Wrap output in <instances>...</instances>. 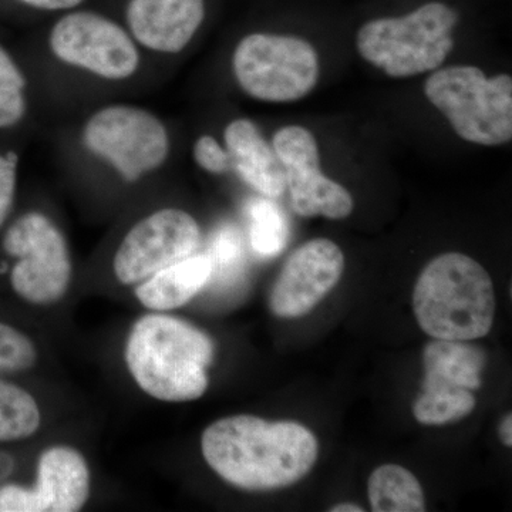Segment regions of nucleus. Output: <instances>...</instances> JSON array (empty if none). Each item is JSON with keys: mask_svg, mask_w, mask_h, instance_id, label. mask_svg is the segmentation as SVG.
<instances>
[{"mask_svg": "<svg viewBox=\"0 0 512 512\" xmlns=\"http://www.w3.org/2000/svg\"><path fill=\"white\" fill-rule=\"evenodd\" d=\"M201 448L222 480L247 491L298 483L318 458V440L302 424L247 414L212 423L202 434Z\"/></svg>", "mask_w": 512, "mask_h": 512, "instance_id": "nucleus-1", "label": "nucleus"}, {"mask_svg": "<svg viewBox=\"0 0 512 512\" xmlns=\"http://www.w3.org/2000/svg\"><path fill=\"white\" fill-rule=\"evenodd\" d=\"M214 343L190 323L168 315L137 320L126 345V362L141 390L161 402L200 399L208 389Z\"/></svg>", "mask_w": 512, "mask_h": 512, "instance_id": "nucleus-2", "label": "nucleus"}, {"mask_svg": "<svg viewBox=\"0 0 512 512\" xmlns=\"http://www.w3.org/2000/svg\"><path fill=\"white\" fill-rule=\"evenodd\" d=\"M420 328L434 339L474 340L493 328V279L476 259L458 252L434 258L414 286Z\"/></svg>", "mask_w": 512, "mask_h": 512, "instance_id": "nucleus-3", "label": "nucleus"}, {"mask_svg": "<svg viewBox=\"0 0 512 512\" xmlns=\"http://www.w3.org/2000/svg\"><path fill=\"white\" fill-rule=\"evenodd\" d=\"M77 143L93 163L126 184L160 173L173 154V137L163 117L121 101L90 111L77 131Z\"/></svg>", "mask_w": 512, "mask_h": 512, "instance_id": "nucleus-4", "label": "nucleus"}, {"mask_svg": "<svg viewBox=\"0 0 512 512\" xmlns=\"http://www.w3.org/2000/svg\"><path fill=\"white\" fill-rule=\"evenodd\" d=\"M458 20L457 10L439 0L403 16L372 19L357 32V52L394 79L433 72L453 50Z\"/></svg>", "mask_w": 512, "mask_h": 512, "instance_id": "nucleus-5", "label": "nucleus"}, {"mask_svg": "<svg viewBox=\"0 0 512 512\" xmlns=\"http://www.w3.org/2000/svg\"><path fill=\"white\" fill-rule=\"evenodd\" d=\"M424 94L464 141L485 147L510 143V74L487 77L476 66L444 67L427 79Z\"/></svg>", "mask_w": 512, "mask_h": 512, "instance_id": "nucleus-6", "label": "nucleus"}, {"mask_svg": "<svg viewBox=\"0 0 512 512\" xmlns=\"http://www.w3.org/2000/svg\"><path fill=\"white\" fill-rule=\"evenodd\" d=\"M46 47L60 66L96 82H131L143 69V50L126 26L94 10L62 13L47 33Z\"/></svg>", "mask_w": 512, "mask_h": 512, "instance_id": "nucleus-7", "label": "nucleus"}, {"mask_svg": "<svg viewBox=\"0 0 512 512\" xmlns=\"http://www.w3.org/2000/svg\"><path fill=\"white\" fill-rule=\"evenodd\" d=\"M232 74L239 89L264 103H291L315 89L319 56L298 36L254 32L242 37L232 52Z\"/></svg>", "mask_w": 512, "mask_h": 512, "instance_id": "nucleus-8", "label": "nucleus"}, {"mask_svg": "<svg viewBox=\"0 0 512 512\" xmlns=\"http://www.w3.org/2000/svg\"><path fill=\"white\" fill-rule=\"evenodd\" d=\"M2 245L16 259L10 284L20 298L35 305L63 298L72 281V256L52 218L40 211L26 212L10 225Z\"/></svg>", "mask_w": 512, "mask_h": 512, "instance_id": "nucleus-9", "label": "nucleus"}, {"mask_svg": "<svg viewBox=\"0 0 512 512\" xmlns=\"http://www.w3.org/2000/svg\"><path fill=\"white\" fill-rule=\"evenodd\" d=\"M202 232L197 220L181 208L151 212L128 229L113 259L123 285L140 284L167 266L197 254Z\"/></svg>", "mask_w": 512, "mask_h": 512, "instance_id": "nucleus-10", "label": "nucleus"}, {"mask_svg": "<svg viewBox=\"0 0 512 512\" xmlns=\"http://www.w3.org/2000/svg\"><path fill=\"white\" fill-rule=\"evenodd\" d=\"M272 147L285 170L291 207L301 217L348 218L355 208L352 194L320 170L316 138L308 128L286 126L272 137Z\"/></svg>", "mask_w": 512, "mask_h": 512, "instance_id": "nucleus-11", "label": "nucleus"}, {"mask_svg": "<svg viewBox=\"0 0 512 512\" xmlns=\"http://www.w3.org/2000/svg\"><path fill=\"white\" fill-rule=\"evenodd\" d=\"M90 497V470L72 447L47 448L39 458L35 488L0 487V512H76Z\"/></svg>", "mask_w": 512, "mask_h": 512, "instance_id": "nucleus-12", "label": "nucleus"}, {"mask_svg": "<svg viewBox=\"0 0 512 512\" xmlns=\"http://www.w3.org/2000/svg\"><path fill=\"white\" fill-rule=\"evenodd\" d=\"M345 269L342 249L330 239L318 238L296 249L285 262L272 288L269 306L279 318H299L336 285Z\"/></svg>", "mask_w": 512, "mask_h": 512, "instance_id": "nucleus-13", "label": "nucleus"}, {"mask_svg": "<svg viewBox=\"0 0 512 512\" xmlns=\"http://www.w3.org/2000/svg\"><path fill=\"white\" fill-rule=\"evenodd\" d=\"M207 18V0H127L124 23L143 53L180 55Z\"/></svg>", "mask_w": 512, "mask_h": 512, "instance_id": "nucleus-14", "label": "nucleus"}, {"mask_svg": "<svg viewBox=\"0 0 512 512\" xmlns=\"http://www.w3.org/2000/svg\"><path fill=\"white\" fill-rule=\"evenodd\" d=\"M224 146L232 171L249 188L271 200L285 194L284 167L254 121L245 117L229 121L224 128Z\"/></svg>", "mask_w": 512, "mask_h": 512, "instance_id": "nucleus-15", "label": "nucleus"}, {"mask_svg": "<svg viewBox=\"0 0 512 512\" xmlns=\"http://www.w3.org/2000/svg\"><path fill=\"white\" fill-rule=\"evenodd\" d=\"M211 271L210 256L194 254L144 279L137 286L136 296L151 311H173L208 285Z\"/></svg>", "mask_w": 512, "mask_h": 512, "instance_id": "nucleus-16", "label": "nucleus"}, {"mask_svg": "<svg viewBox=\"0 0 512 512\" xmlns=\"http://www.w3.org/2000/svg\"><path fill=\"white\" fill-rule=\"evenodd\" d=\"M424 365L423 389L450 386L474 390L481 386L485 353L463 340L436 339L424 349Z\"/></svg>", "mask_w": 512, "mask_h": 512, "instance_id": "nucleus-17", "label": "nucleus"}, {"mask_svg": "<svg viewBox=\"0 0 512 512\" xmlns=\"http://www.w3.org/2000/svg\"><path fill=\"white\" fill-rule=\"evenodd\" d=\"M369 500L375 512H423V488L409 470L396 464L376 468L369 478Z\"/></svg>", "mask_w": 512, "mask_h": 512, "instance_id": "nucleus-18", "label": "nucleus"}, {"mask_svg": "<svg viewBox=\"0 0 512 512\" xmlns=\"http://www.w3.org/2000/svg\"><path fill=\"white\" fill-rule=\"evenodd\" d=\"M40 427V410L26 390L0 379V441L28 439Z\"/></svg>", "mask_w": 512, "mask_h": 512, "instance_id": "nucleus-19", "label": "nucleus"}, {"mask_svg": "<svg viewBox=\"0 0 512 512\" xmlns=\"http://www.w3.org/2000/svg\"><path fill=\"white\" fill-rule=\"evenodd\" d=\"M476 407V399L470 390L460 387H431L424 389L414 403L416 420L426 426H441L464 419Z\"/></svg>", "mask_w": 512, "mask_h": 512, "instance_id": "nucleus-20", "label": "nucleus"}, {"mask_svg": "<svg viewBox=\"0 0 512 512\" xmlns=\"http://www.w3.org/2000/svg\"><path fill=\"white\" fill-rule=\"evenodd\" d=\"M251 220V245L262 258L281 254L288 244L289 227L284 212L271 198L261 197L248 207Z\"/></svg>", "mask_w": 512, "mask_h": 512, "instance_id": "nucleus-21", "label": "nucleus"}, {"mask_svg": "<svg viewBox=\"0 0 512 512\" xmlns=\"http://www.w3.org/2000/svg\"><path fill=\"white\" fill-rule=\"evenodd\" d=\"M28 77L0 45V130L19 126L28 116Z\"/></svg>", "mask_w": 512, "mask_h": 512, "instance_id": "nucleus-22", "label": "nucleus"}, {"mask_svg": "<svg viewBox=\"0 0 512 512\" xmlns=\"http://www.w3.org/2000/svg\"><path fill=\"white\" fill-rule=\"evenodd\" d=\"M212 271L208 284L221 291L232 288L241 281L244 274L245 255L241 235L234 227H222L215 232L210 249Z\"/></svg>", "mask_w": 512, "mask_h": 512, "instance_id": "nucleus-23", "label": "nucleus"}, {"mask_svg": "<svg viewBox=\"0 0 512 512\" xmlns=\"http://www.w3.org/2000/svg\"><path fill=\"white\" fill-rule=\"evenodd\" d=\"M37 352L28 336L0 323V372H22L35 365Z\"/></svg>", "mask_w": 512, "mask_h": 512, "instance_id": "nucleus-24", "label": "nucleus"}, {"mask_svg": "<svg viewBox=\"0 0 512 512\" xmlns=\"http://www.w3.org/2000/svg\"><path fill=\"white\" fill-rule=\"evenodd\" d=\"M194 163L205 173L224 175L231 173V160L224 144L211 134H201L192 144Z\"/></svg>", "mask_w": 512, "mask_h": 512, "instance_id": "nucleus-25", "label": "nucleus"}, {"mask_svg": "<svg viewBox=\"0 0 512 512\" xmlns=\"http://www.w3.org/2000/svg\"><path fill=\"white\" fill-rule=\"evenodd\" d=\"M19 157L15 151L0 153V228L8 220L18 185Z\"/></svg>", "mask_w": 512, "mask_h": 512, "instance_id": "nucleus-26", "label": "nucleus"}, {"mask_svg": "<svg viewBox=\"0 0 512 512\" xmlns=\"http://www.w3.org/2000/svg\"><path fill=\"white\" fill-rule=\"evenodd\" d=\"M19 2L39 12L64 13L80 8L86 0H19Z\"/></svg>", "mask_w": 512, "mask_h": 512, "instance_id": "nucleus-27", "label": "nucleus"}, {"mask_svg": "<svg viewBox=\"0 0 512 512\" xmlns=\"http://www.w3.org/2000/svg\"><path fill=\"white\" fill-rule=\"evenodd\" d=\"M15 470V460L8 453L0 451V483L6 480Z\"/></svg>", "mask_w": 512, "mask_h": 512, "instance_id": "nucleus-28", "label": "nucleus"}, {"mask_svg": "<svg viewBox=\"0 0 512 512\" xmlns=\"http://www.w3.org/2000/svg\"><path fill=\"white\" fill-rule=\"evenodd\" d=\"M500 436L501 441H503L504 446L511 447L512 446V417L511 414H507L504 417L503 423H501L500 427Z\"/></svg>", "mask_w": 512, "mask_h": 512, "instance_id": "nucleus-29", "label": "nucleus"}, {"mask_svg": "<svg viewBox=\"0 0 512 512\" xmlns=\"http://www.w3.org/2000/svg\"><path fill=\"white\" fill-rule=\"evenodd\" d=\"M332 512H363V508H360L359 505L355 504H338L335 507L330 508Z\"/></svg>", "mask_w": 512, "mask_h": 512, "instance_id": "nucleus-30", "label": "nucleus"}]
</instances>
